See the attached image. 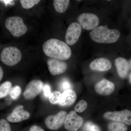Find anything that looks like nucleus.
<instances>
[{
	"mask_svg": "<svg viewBox=\"0 0 131 131\" xmlns=\"http://www.w3.org/2000/svg\"><path fill=\"white\" fill-rule=\"evenodd\" d=\"M5 25L6 28L16 37H20L27 32V27L22 19L19 16L8 17L5 21Z\"/></svg>",
	"mask_w": 131,
	"mask_h": 131,
	"instance_id": "3",
	"label": "nucleus"
},
{
	"mask_svg": "<svg viewBox=\"0 0 131 131\" xmlns=\"http://www.w3.org/2000/svg\"><path fill=\"white\" fill-rule=\"evenodd\" d=\"M21 88L19 86H16L12 88L10 91V96L13 100H16L19 98L21 93Z\"/></svg>",
	"mask_w": 131,
	"mask_h": 131,
	"instance_id": "23",
	"label": "nucleus"
},
{
	"mask_svg": "<svg viewBox=\"0 0 131 131\" xmlns=\"http://www.w3.org/2000/svg\"><path fill=\"white\" fill-rule=\"evenodd\" d=\"M42 48L47 56L62 61L69 59L72 53L70 47L66 43L57 39H51L46 41Z\"/></svg>",
	"mask_w": 131,
	"mask_h": 131,
	"instance_id": "1",
	"label": "nucleus"
},
{
	"mask_svg": "<svg viewBox=\"0 0 131 131\" xmlns=\"http://www.w3.org/2000/svg\"><path fill=\"white\" fill-rule=\"evenodd\" d=\"M77 20L81 27L88 30L95 29L100 23V19L98 16L90 13H83L80 14Z\"/></svg>",
	"mask_w": 131,
	"mask_h": 131,
	"instance_id": "5",
	"label": "nucleus"
},
{
	"mask_svg": "<svg viewBox=\"0 0 131 131\" xmlns=\"http://www.w3.org/2000/svg\"><path fill=\"white\" fill-rule=\"evenodd\" d=\"M88 107V103L86 101L82 100L78 102L75 106V111L78 113H82Z\"/></svg>",
	"mask_w": 131,
	"mask_h": 131,
	"instance_id": "22",
	"label": "nucleus"
},
{
	"mask_svg": "<svg viewBox=\"0 0 131 131\" xmlns=\"http://www.w3.org/2000/svg\"><path fill=\"white\" fill-rule=\"evenodd\" d=\"M12 83L9 81H6L0 85V98L7 96L12 89Z\"/></svg>",
	"mask_w": 131,
	"mask_h": 131,
	"instance_id": "18",
	"label": "nucleus"
},
{
	"mask_svg": "<svg viewBox=\"0 0 131 131\" xmlns=\"http://www.w3.org/2000/svg\"><path fill=\"white\" fill-rule=\"evenodd\" d=\"M68 114L64 111H61L57 114L50 115L46 119V125L48 129L51 130H57L64 124Z\"/></svg>",
	"mask_w": 131,
	"mask_h": 131,
	"instance_id": "8",
	"label": "nucleus"
},
{
	"mask_svg": "<svg viewBox=\"0 0 131 131\" xmlns=\"http://www.w3.org/2000/svg\"><path fill=\"white\" fill-rule=\"evenodd\" d=\"M44 84L40 80L31 81L27 85L24 93V96L27 100H31L39 94L43 90Z\"/></svg>",
	"mask_w": 131,
	"mask_h": 131,
	"instance_id": "9",
	"label": "nucleus"
},
{
	"mask_svg": "<svg viewBox=\"0 0 131 131\" xmlns=\"http://www.w3.org/2000/svg\"><path fill=\"white\" fill-rule=\"evenodd\" d=\"M60 86H61V89L64 91L67 90L71 89V84L68 81L64 80H63L61 82Z\"/></svg>",
	"mask_w": 131,
	"mask_h": 131,
	"instance_id": "25",
	"label": "nucleus"
},
{
	"mask_svg": "<svg viewBox=\"0 0 131 131\" xmlns=\"http://www.w3.org/2000/svg\"><path fill=\"white\" fill-rule=\"evenodd\" d=\"M44 95L46 98H49L50 95L51 93L50 87L48 84H45L43 88Z\"/></svg>",
	"mask_w": 131,
	"mask_h": 131,
	"instance_id": "26",
	"label": "nucleus"
},
{
	"mask_svg": "<svg viewBox=\"0 0 131 131\" xmlns=\"http://www.w3.org/2000/svg\"><path fill=\"white\" fill-rule=\"evenodd\" d=\"M29 131H44L43 129L40 126L37 125H34L31 127Z\"/></svg>",
	"mask_w": 131,
	"mask_h": 131,
	"instance_id": "27",
	"label": "nucleus"
},
{
	"mask_svg": "<svg viewBox=\"0 0 131 131\" xmlns=\"http://www.w3.org/2000/svg\"><path fill=\"white\" fill-rule=\"evenodd\" d=\"M82 28L78 23L73 22L68 27L65 35V41L69 45L75 44L79 39Z\"/></svg>",
	"mask_w": 131,
	"mask_h": 131,
	"instance_id": "10",
	"label": "nucleus"
},
{
	"mask_svg": "<svg viewBox=\"0 0 131 131\" xmlns=\"http://www.w3.org/2000/svg\"><path fill=\"white\" fill-rule=\"evenodd\" d=\"M115 63L120 77L122 78L126 77L131 69V60L128 62L124 58L119 57L115 59Z\"/></svg>",
	"mask_w": 131,
	"mask_h": 131,
	"instance_id": "15",
	"label": "nucleus"
},
{
	"mask_svg": "<svg viewBox=\"0 0 131 131\" xmlns=\"http://www.w3.org/2000/svg\"><path fill=\"white\" fill-rule=\"evenodd\" d=\"M0 131H12L10 125L5 119L0 120Z\"/></svg>",
	"mask_w": 131,
	"mask_h": 131,
	"instance_id": "24",
	"label": "nucleus"
},
{
	"mask_svg": "<svg viewBox=\"0 0 131 131\" xmlns=\"http://www.w3.org/2000/svg\"><path fill=\"white\" fill-rule=\"evenodd\" d=\"M83 118L74 111H72L66 116L64 122L65 129L69 131H77L83 124Z\"/></svg>",
	"mask_w": 131,
	"mask_h": 131,
	"instance_id": "7",
	"label": "nucleus"
},
{
	"mask_svg": "<svg viewBox=\"0 0 131 131\" xmlns=\"http://www.w3.org/2000/svg\"><path fill=\"white\" fill-rule=\"evenodd\" d=\"M3 1V2L5 3L6 5H7V4H10V3L12 2H13V1Z\"/></svg>",
	"mask_w": 131,
	"mask_h": 131,
	"instance_id": "29",
	"label": "nucleus"
},
{
	"mask_svg": "<svg viewBox=\"0 0 131 131\" xmlns=\"http://www.w3.org/2000/svg\"><path fill=\"white\" fill-rule=\"evenodd\" d=\"M112 67L111 61L105 58H100L94 59L90 64V68L92 70L102 72L109 70Z\"/></svg>",
	"mask_w": 131,
	"mask_h": 131,
	"instance_id": "14",
	"label": "nucleus"
},
{
	"mask_svg": "<svg viewBox=\"0 0 131 131\" xmlns=\"http://www.w3.org/2000/svg\"><path fill=\"white\" fill-rule=\"evenodd\" d=\"M39 0H20V2L21 6L26 9H30L35 5L39 3Z\"/></svg>",
	"mask_w": 131,
	"mask_h": 131,
	"instance_id": "20",
	"label": "nucleus"
},
{
	"mask_svg": "<svg viewBox=\"0 0 131 131\" xmlns=\"http://www.w3.org/2000/svg\"><path fill=\"white\" fill-rule=\"evenodd\" d=\"M103 116L107 119L121 122L128 125L131 124V112L127 109L121 111L106 112Z\"/></svg>",
	"mask_w": 131,
	"mask_h": 131,
	"instance_id": "6",
	"label": "nucleus"
},
{
	"mask_svg": "<svg viewBox=\"0 0 131 131\" xmlns=\"http://www.w3.org/2000/svg\"><path fill=\"white\" fill-rule=\"evenodd\" d=\"M61 92L59 91H54L49 96V101L52 104H58L61 100Z\"/></svg>",
	"mask_w": 131,
	"mask_h": 131,
	"instance_id": "21",
	"label": "nucleus"
},
{
	"mask_svg": "<svg viewBox=\"0 0 131 131\" xmlns=\"http://www.w3.org/2000/svg\"><path fill=\"white\" fill-rule=\"evenodd\" d=\"M131 73H130V75H129V82H130V83H131Z\"/></svg>",
	"mask_w": 131,
	"mask_h": 131,
	"instance_id": "30",
	"label": "nucleus"
},
{
	"mask_svg": "<svg viewBox=\"0 0 131 131\" xmlns=\"http://www.w3.org/2000/svg\"><path fill=\"white\" fill-rule=\"evenodd\" d=\"M0 57L1 61L5 65L12 66L19 62L21 60L22 54L17 47L8 46L3 49Z\"/></svg>",
	"mask_w": 131,
	"mask_h": 131,
	"instance_id": "4",
	"label": "nucleus"
},
{
	"mask_svg": "<svg viewBox=\"0 0 131 131\" xmlns=\"http://www.w3.org/2000/svg\"><path fill=\"white\" fill-rule=\"evenodd\" d=\"M77 98L76 94L74 90H67L61 94V100L58 104L63 106H70L74 103Z\"/></svg>",
	"mask_w": 131,
	"mask_h": 131,
	"instance_id": "16",
	"label": "nucleus"
},
{
	"mask_svg": "<svg viewBox=\"0 0 131 131\" xmlns=\"http://www.w3.org/2000/svg\"><path fill=\"white\" fill-rule=\"evenodd\" d=\"M92 40L98 43H112L117 42L120 36L119 31L110 29L107 26H101L96 27L90 34Z\"/></svg>",
	"mask_w": 131,
	"mask_h": 131,
	"instance_id": "2",
	"label": "nucleus"
},
{
	"mask_svg": "<svg viewBox=\"0 0 131 131\" xmlns=\"http://www.w3.org/2000/svg\"><path fill=\"white\" fill-rule=\"evenodd\" d=\"M108 131H127V127L121 122H113L108 125Z\"/></svg>",
	"mask_w": 131,
	"mask_h": 131,
	"instance_id": "19",
	"label": "nucleus"
},
{
	"mask_svg": "<svg viewBox=\"0 0 131 131\" xmlns=\"http://www.w3.org/2000/svg\"><path fill=\"white\" fill-rule=\"evenodd\" d=\"M47 64L50 73L53 76L64 73L68 67L67 63L63 61L52 58L47 60Z\"/></svg>",
	"mask_w": 131,
	"mask_h": 131,
	"instance_id": "11",
	"label": "nucleus"
},
{
	"mask_svg": "<svg viewBox=\"0 0 131 131\" xmlns=\"http://www.w3.org/2000/svg\"><path fill=\"white\" fill-rule=\"evenodd\" d=\"M30 116V114L24 110L23 106H19L15 108L13 112L8 116L7 120L12 123L20 122L28 119Z\"/></svg>",
	"mask_w": 131,
	"mask_h": 131,
	"instance_id": "12",
	"label": "nucleus"
},
{
	"mask_svg": "<svg viewBox=\"0 0 131 131\" xmlns=\"http://www.w3.org/2000/svg\"><path fill=\"white\" fill-rule=\"evenodd\" d=\"M3 71L1 66H0V82L2 80L3 77Z\"/></svg>",
	"mask_w": 131,
	"mask_h": 131,
	"instance_id": "28",
	"label": "nucleus"
},
{
	"mask_svg": "<svg viewBox=\"0 0 131 131\" xmlns=\"http://www.w3.org/2000/svg\"><path fill=\"white\" fill-rule=\"evenodd\" d=\"M70 2L69 0H54L53 1L54 8L57 12L63 13L68 9Z\"/></svg>",
	"mask_w": 131,
	"mask_h": 131,
	"instance_id": "17",
	"label": "nucleus"
},
{
	"mask_svg": "<svg viewBox=\"0 0 131 131\" xmlns=\"http://www.w3.org/2000/svg\"><path fill=\"white\" fill-rule=\"evenodd\" d=\"M114 84L112 82L106 79H103L97 83L95 86L96 93L102 95H108L114 91Z\"/></svg>",
	"mask_w": 131,
	"mask_h": 131,
	"instance_id": "13",
	"label": "nucleus"
}]
</instances>
